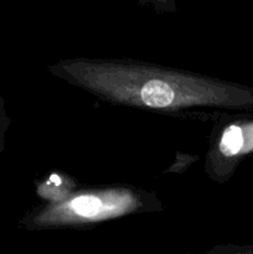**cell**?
Instances as JSON below:
<instances>
[{
    "label": "cell",
    "mask_w": 253,
    "mask_h": 254,
    "mask_svg": "<svg viewBox=\"0 0 253 254\" xmlns=\"http://www.w3.org/2000/svg\"><path fill=\"white\" fill-rule=\"evenodd\" d=\"M47 71L107 103L168 116H211L241 101L237 89L220 79L135 60L78 57Z\"/></svg>",
    "instance_id": "6da1fadb"
},
{
    "label": "cell",
    "mask_w": 253,
    "mask_h": 254,
    "mask_svg": "<svg viewBox=\"0 0 253 254\" xmlns=\"http://www.w3.org/2000/svg\"><path fill=\"white\" fill-rule=\"evenodd\" d=\"M163 208L154 192L131 186H103L74 190L62 200L32 208L20 225L29 231L82 228Z\"/></svg>",
    "instance_id": "7a4b0ae2"
},
{
    "label": "cell",
    "mask_w": 253,
    "mask_h": 254,
    "mask_svg": "<svg viewBox=\"0 0 253 254\" xmlns=\"http://www.w3.org/2000/svg\"><path fill=\"white\" fill-rule=\"evenodd\" d=\"M77 183L69 175L52 173L36 185V192L46 202L60 201L76 190Z\"/></svg>",
    "instance_id": "3957f363"
},
{
    "label": "cell",
    "mask_w": 253,
    "mask_h": 254,
    "mask_svg": "<svg viewBox=\"0 0 253 254\" xmlns=\"http://www.w3.org/2000/svg\"><path fill=\"white\" fill-rule=\"evenodd\" d=\"M200 159L198 155H191V154H185L178 151L175 156V160L171 164L170 168L166 169L165 173L168 174H181L186 170V169L190 168L191 165H193V163Z\"/></svg>",
    "instance_id": "277c9868"
},
{
    "label": "cell",
    "mask_w": 253,
    "mask_h": 254,
    "mask_svg": "<svg viewBox=\"0 0 253 254\" xmlns=\"http://www.w3.org/2000/svg\"><path fill=\"white\" fill-rule=\"evenodd\" d=\"M11 124L9 114H7L6 108H5V102L2 96L0 94V155L5 149V141H6V133Z\"/></svg>",
    "instance_id": "5b68a950"
},
{
    "label": "cell",
    "mask_w": 253,
    "mask_h": 254,
    "mask_svg": "<svg viewBox=\"0 0 253 254\" xmlns=\"http://www.w3.org/2000/svg\"><path fill=\"white\" fill-rule=\"evenodd\" d=\"M143 4L151 5L158 12H175V0H143Z\"/></svg>",
    "instance_id": "8992f818"
}]
</instances>
